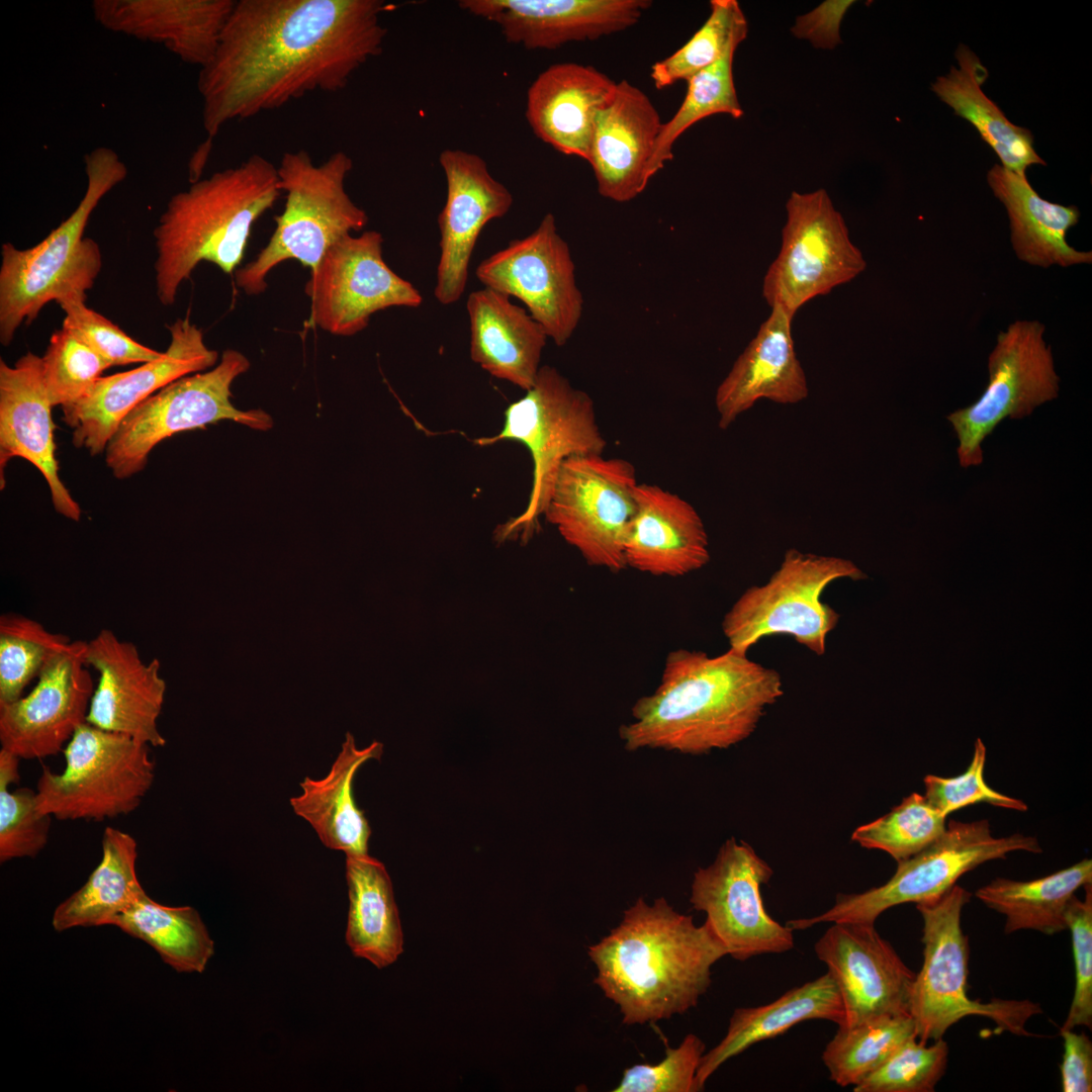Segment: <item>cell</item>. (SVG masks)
Returning <instances> with one entry per match:
<instances>
[{"instance_id":"cell-27","label":"cell","mask_w":1092,"mask_h":1092,"mask_svg":"<svg viewBox=\"0 0 1092 1092\" xmlns=\"http://www.w3.org/2000/svg\"><path fill=\"white\" fill-rule=\"evenodd\" d=\"M237 0H94V19L105 29L163 44L186 64L213 58Z\"/></svg>"},{"instance_id":"cell-33","label":"cell","mask_w":1092,"mask_h":1092,"mask_svg":"<svg viewBox=\"0 0 1092 1092\" xmlns=\"http://www.w3.org/2000/svg\"><path fill=\"white\" fill-rule=\"evenodd\" d=\"M382 751L378 741L358 748L348 732L329 772L317 780L305 777L299 784L301 793L290 798L294 813L310 824L328 848L343 851L346 856L368 854L371 829L355 803L353 781L359 767L370 759H379Z\"/></svg>"},{"instance_id":"cell-7","label":"cell","mask_w":1092,"mask_h":1092,"mask_svg":"<svg viewBox=\"0 0 1092 1092\" xmlns=\"http://www.w3.org/2000/svg\"><path fill=\"white\" fill-rule=\"evenodd\" d=\"M511 440L523 444L533 462L532 486L525 510L498 527V541L533 536L544 515L561 464L573 456L603 454L607 442L597 423L595 404L556 368L541 366L534 384L505 411L500 433L480 445Z\"/></svg>"},{"instance_id":"cell-21","label":"cell","mask_w":1092,"mask_h":1092,"mask_svg":"<svg viewBox=\"0 0 1092 1092\" xmlns=\"http://www.w3.org/2000/svg\"><path fill=\"white\" fill-rule=\"evenodd\" d=\"M87 642L71 641L53 654L25 697L0 705V743L20 758L56 755L86 722L95 688L85 668Z\"/></svg>"},{"instance_id":"cell-19","label":"cell","mask_w":1092,"mask_h":1092,"mask_svg":"<svg viewBox=\"0 0 1092 1092\" xmlns=\"http://www.w3.org/2000/svg\"><path fill=\"white\" fill-rule=\"evenodd\" d=\"M171 341L163 355L141 366L101 376L78 400L63 405V421L73 429V444L95 456L105 452L123 419L167 384L217 363L202 331L189 316L167 326Z\"/></svg>"},{"instance_id":"cell-41","label":"cell","mask_w":1092,"mask_h":1092,"mask_svg":"<svg viewBox=\"0 0 1092 1092\" xmlns=\"http://www.w3.org/2000/svg\"><path fill=\"white\" fill-rule=\"evenodd\" d=\"M737 48H730L718 61L694 75L688 82L685 99L674 115L662 123L650 162L651 178L673 158V145L693 124L718 113L741 118L733 79V59Z\"/></svg>"},{"instance_id":"cell-9","label":"cell","mask_w":1092,"mask_h":1092,"mask_svg":"<svg viewBox=\"0 0 1092 1092\" xmlns=\"http://www.w3.org/2000/svg\"><path fill=\"white\" fill-rule=\"evenodd\" d=\"M149 746L84 722L64 749L63 772L42 766L35 792L38 813L103 821L133 812L155 780Z\"/></svg>"},{"instance_id":"cell-51","label":"cell","mask_w":1092,"mask_h":1092,"mask_svg":"<svg viewBox=\"0 0 1092 1092\" xmlns=\"http://www.w3.org/2000/svg\"><path fill=\"white\" fill-rule=\"evenodd\" d=\"M1085 897L1074 895L1066 910L1075 966L1072 1003L1060 1030L1092 1025V884L1084 886Z\"/></svg>"},{"instance_id":"cell-49","label":"cell","mask_w":1092,"mask_h":1092,"mask_svg":"<svg viewBox=\"0 0 1092 1092\" xmlns=\"http://www.w3.org/2000/svg\"><path fill=\"white\" fill-rule=\"evenodd\" d=\"M0 781V861L34 857L47 845L52 817L40 815L35 793L27 788L9 792Z\"/></svg>"},{"instance_id":"cell-11","label":"cell","mask_w":1092,"mask_h":1092,"mask_svg":"<svg viewBox=\"0 0 1092 1092\" xmlns=\"http://www.w3.org/2000/svg\"><path fill=\"white\" fill-rule=\"evenodd\" d=\"M1040 853L1036 837L1021 833L995 837L986 819L973 822L950 820L945 832L918 853L898 861L885 884L861 893L838 894L834 905L818 916L790 920L793 930L823 922L875 924L886 910L905 903H920L946 893L966 873L1009 853Z\"/></svg>"},{"instance_id":"cell-1","label":"cell","mask_w":1092,"mask_h":1092,"mask_svg":"<svg viewBox=\"0 0 1092 1092\" xmlns=\"http://www.w3.org/2000/svg\"><path fill=\"white\" fill-rule=\"evenodd\" d=\"M386 8L382 0H238L198 75L207 135L308 92L344 89L381 54Z\"/></svg>"},{"instance_id":"cell-25","label":"cell","mask_w":1092,"mask_h":1092,"mask_svg":"<svg viewBox=\"0 0 1092 1092\" xmlns=\"http://www.w3.org/2000/svg\"><path fill=\"white\" fill-rule=\"evenodd\" d=\"M42 377L41 357L27 352L13 366L0 360V485L8 461L20 457L34 465L50 487L55 510L78 522L81 509L59 475L55 423Z\"/></svg>"},{"instance_id":"cell-18","label":"cell","mask_w":1092,"mask_h":1092,"mask_svg":"<svg viewBox=\"0 0 1092 1092\" xmlns=\"http://www.w3.org/2000/svg\"><path fill=\"white\" fill-rule=\"evenodd\" d=\"M475 276L484 287L520 299L559 347L580 322L583 297L575 265L552 213L545 214L530 235L482 260Z\"/></svg>"},{"instance_id":"cell-39","label":"cell","mask_w":1092,"mask_h":1092,"mask_svg":"<svg viewBox=\"0 0 1092 1092\" xmlns=\"http://www.w3.org/2000/svg\"><path fill=\"white\" fill-rule=\"evenodd\" d=\"M112 925L150 944L179 973H202L214 953V942L197 910L162 905L146 892Z\"/></svg>"},{"instance_id":"cell-6","label":"cell","mask_w":1092,"mask_h":1092,"mask_svg":"<svg viewBox=\"0 0 1092 1092\" xmlns=\"http://www.w3.org/2000/svg\"><path fill=\"white\" fill-rule=\"evenodd\" d=\"M353 161L343 151L314 164L305 150L286 152L277 167L284 210L255 260L236 271V284L248 295L267 288L268 274L286 260L314 269L327 250L351 232L363 230L368 215L349 196L345 181Z\"/></svg>"},{"instance_id":"cell-38","label":"cell","mask_w":1092,"mask_h":1092,"mask_svg":"<svg viewBox=\"0 0 1092 1092\" xmlns=\"http://www.w3.org/2000/svg\"><path fill=\"white\" fill-rule=\"evenodd\" d=\"M1087 884H1092L1090 858L1031 881L996 878L975 896L1005 917L1006 934L1031 929L1053 935L1067 929V906Z\"/></svg>"},{"instance_id":"cell-53","label":"cell","mask_w":1092,"mask_h":1092,"mask_svg":"<svg viewBox=\"0 0 1092 1092\" xmlns=\"http://www.w3.org/2000/svg\"><path fill=\"white\" fill-rule=\"evenodd\" d=\"M1064 1039L1060 1065L1063 1092L1092 1091V1042L1083 1032L1060 1030Z\"/></svg>"},{"instance_id":"cell-34","label":"cell","mask_w":1092,"mask_h":1092,"mask_svg":"<svg viewBox=\"0 0 1092 1092\" xmlns=\"http://www.w3.org/2000/svg\"><path fill=\"white\" fill-rule=\"evenodd\" d=\"M810 1019L829 1020L838 1026L843 1023L841 997L828 972L768 1004L736 1008L725 1036L701 1059L696 1075L698 1090H703L707 1080L729 1059Z\"/></svg>"},{"instance_id":"cell-45","label":"cell","mask_w":1092,"mask_h":1092,"mask_svg":"<svg viewBox=\"0 0 1092 1092\" xmlns=\"http://www.w3.org/2000/svg\"><path fill=\"white\" fill-rule=\"evenodd\" d=\"M44 386L53 406L81 398L111 365L65 328L51 336L41 357Z\"/></svg>"},{"instance_id":"cell-40","label":"cell","mask_w":1092,"mask_h":1092,"mask_svg":"<svg viewBox=\"0 0 1092 1092\" xmlns=\"http://www.w3.org/2000/svg\"><path fill=\"white\" fill-rule=\"evenodd\" d=\"M915 1036L911 1015L882 1016L838 1027L826 1044L822 1060L831 1081L841 1087H853Z\"/></svg>"},{"instance_id":"cell-10","label":"cell","mask_w":1092,"mask_h":1092,"mask_svg":"<svg viewBox=\"0 0 1092 1092\" xmlns=\"http://www.w3.org/2000/svg\"><path fill=\"white\" fill-rule=\"evenodd\" d=\"M840 578L868 575L849 559L789 549L769 579L744 590L724 616L722 631L729 648L747 653L764 637L789 635L823 655L840 615L822 602V594Z\"/></svg>"},{"instance_id":"cell-46","label":"cell","mask_w":1092,"mask_h":1092,"mask_svg":"<svg viewBox=\"0 0 1092 1092\" xmlns=\"http://www.w3.org/2000/svg\"><path fill=\"white\" fill-rule=\"evenodd\" d=\"M948 1046L939 1038L927 1045L912 1037L858 1084L854 1092H932L944 1074Z\"/></svg>"},{"instance_id":"cell-42","label":"cell","mask_w":1092,"mask_h":1092,"mask_svg":"<svg viewBox=\"0 0 1092 1092\" xmlns=\"http://www.w3.org/2000/svg\"><path fill=\"white\" fill-rule=\"evenodd\" d=\"M705 23L677 51L651 66L654 87L664 89L688 81L746 38L747 21L736 0H712Z\"/></svg>"},{"instance_id":"cell-23","label":"cell","mask_w":1092,"mask_h":1092,"mask_svg":"<svg viewBox=\"0 0 1092 1092\" xmlns=\"http://www.w3.org/2000/svg\"><path fill=\"white\" fill-rule=\"evenodd\" d=\"M85 663L100 674L86 722L150 746H164L158 718L167 687L159 659L145 662L133 643L102 629L87 642Z\"/></svg>"},{"instance_id":"cell-16","label":"cell","mask_w":1092,"mask_h":1092,"mask_svg":"<svg viewBox=\"0 0 1092 1092\" xmlns=\"http://www.w3.org/2000/svg\"><path fill=\"white\" fill-rule=\"evenodd\" d=\"M382 244L379 232L366 231L327 250L304 286L311 326L350 337L365 330L379 310L423 303L421 292L386 264Z\"/></svg>"},{"instance_id":"cell-5","label":"cell","mask_w":1092,"mask_h":1092,"mask_svg":"<svg viewBox=\"0 0 1092 1092\" xmlns=\"http://www.w3.org/2000/svg\"><path fill=\"white\" fill-rule=\"evenodd\" d=\"M87 187L70 216L40 243L18 249L5 243L0 266V342L8 346L18 328L32 323L50 301L92 288L102 267L98 244L84 238L91 213L127 176V167L108 147L84 157Z\"/></svg>"},{"instance_id":"cell-26","label":"cell","mask_w":1092,"mask_h":1092,"mask_svg":"<svg viewBox=\"0 0 1092 1092\" xmlns=\"http://www.w3.org/2000/svg\"><path fill=\"white\" fill-rule=\"evenodd\" d=\"M661 125L657 109L641 89L627 80L617 83L597 116L587 162L601 196L627 202L645 190Z\"/></svg>"},{"instance_id":"cell-43","label":"cell","mask_w":1092,"mask_h":1092,"mask_svg":"<svg viewBox=\"0 0 1092 1092\" xmlns=\"http://www.w3.org/2000/svg\"><path fill=\"white\" fill-rule=\"evenodd\" d=\"M71 642L23 615L0 617V705L18 700L48 659Z\"/></svg>"},{"instance_id":"cell-47","label":"cell","mask_w":1092,"mask_h":1092,"mask_svg":"<svg viewBox=\"0 0 1092 1092\" xmlns=\"http://www.w3.org/2000/svg\"><path fill=\"white\" fill-rule=\"evenodd\" d=\"M85 300V292L72 291L56 301L65 311L62 327L78 337L111 366L147 363L163 355V352L133 340L110 320L88 307Z\"/></svg>"},{"instance_id":"cell-32","label":"cell","mask_w":1092,"mask_h":1092,"mask_svg":"<svg viewBox=\"0 0 1092 1092\" xmlns=\"http://www.w3.org/2000/svg\"><path fill=\"white\" fill-rule=\"evenodd\" d=\"M994 195L1004 204L1016 257L1031 266L1070 267L1092 263L1091 251H1078L1067 242V232L1079 221L1076 206L1041 198L1019 174L995 165L987 175Z\"/></svg>"},{"instance_id":"cell-20","label":"cell","mask_w":1092,"mask_h":1092,"mask_svg":"<svg viewBox=\"0 0 1092 1092\" xmlns=\"http://www.w3.org/2000/svg\"><path fill=\"white\" fill-rule=\"evenodd\" d=\"M816 941L841 997L844 1020L853 1026L882 1016L910 1015L915 974L875 924L838 921Z\"/></svg>"},{"instance_id":"cell-44","label":"cell","mask_w":1092,"mask_h":1092,"mask_svg":"<svg viewBox=\"0 0 1092 1092\" xmlns=\"http://www.w3.org/2000/svg\"><path fill=\"white\" fill-rule=\"evenodd\" d=\"M946 830V817L924 795L912 793L886 815L857 827L852 841L889 853L897 862L938 839Z\"/></svg>"},{"instance_id":"cell-28","label":"cell","mask_w":1092,"mask_h":1092,"mask_svg":"<svg viewBox=\"0 0 1092 1092\" xmlns=\"http://www.w3.org/2000/svg\"><path fill=\"white\" fill-rule=\"evenodd\" d=\"M770 307L768 317L716 390L718 426L722 430L761 398L794 404L808 396L807 378L792 337L795 314L780 304Z\"/></svg>"},{"instance_id":"cell-14","label":"cell","mask_w":1092,"mask_h":1092,"mask_svg":"<svg viewBox=\"0 0 1092 1092\" xmlns=\"http://www.w3.org/2000/svg\"><path fill=\"white\" fill-rule=\"evenodd\" d=\"M786 210L781 249L763 277L762 296L769 306L796 314L809 300L856 278L867 261L826 190L793 191Z\"/></svg>"},{"instance_id":"cell-52","label":"cell","mask_w":1092,"mask_h":1092,"mask_svg":"<svg viewBox=\"0 0 1092 1092\" xmlns=\"http://www.w3.org/2000/svg\"><path fill=\"white\" fill-rule=\"evenodd\" d=\"M853 1H825L811 12L797 18L792 32L816 48L832 49L841 40L839 25Z\"/></svg>"},{"instance_id":"cell-35","label":"cell","mask_w":1092,"mask_h":1092,"mask_svg":"<svg viewBox=\"0 0 1092 1092\" xmlns=\"http://www.w3.org/2000/svg\"><path fill=\"white\" fill-rule=\"evenodd\" d=\"M349 913L346 941L352 953L378 969L403 951V934L391 880L378 859L346 856Z\"/></svg>"},{"instance_id":"cell-30","label":"cell","mask_w":1092,"mask_h":1092,"mask_svg":"<svg viewBox=\"0 0 1092 1092\" xmlns=\"http://www.w3.org/2000/svg\"><path fill=\"white\" fill-rule=\"evenodd\" d=\"M616 86L592 66L554 64L528 88L527 121L534 134L554 150L588 162L597 116Z\"/></svg>"},{"instance_id":"cell-50","label":"cell","mask_w":1092,"mask_h":1092,"mask_svg":"<svg viewBox=\"0 0 1092 1092\" xmlns=\"http://www.w3.org/2000/svg\"><path fill=\"white\" fill-rule=\"evenodd\" d=\"M705 1052L696 1034L686 1035L676 1048H666L655 1064H636L624 1071L614 1092H697L696 1075Z\"/></svg>"},{"instance_id":"cell-36","label":"cell","mask_w":1092,"mask_h":1092,"mask_svg":"<svg viewBox=\"0 0 1092 1092\" xmlns=\"http://www.w3.org/2000/svg\"><path fill=\"white\" fill-rule=\"evenodd\" d=\"M956 58L959 68L952 66L947 75L937 78L933 92L973 124L1004 168L1023 174L1031 165H1045L1034 151L1031 132L1010 122L981 89L988 73L979 58L964 44L958 48Z\"/></svg>"},{"instance_id":"cell-3","label":"cell","mask_w":1092,"mask_h":1092,"mask_svg":"<svg viewBox=\"0 0 1092 1092\" xmlns=\"http://www.w3.org/2000/svg\"><path fill=\"white\" fill-rule=\"evenodd\" d=\"M595 984L619 1006L623 1023L655 1022L696 1007L711 969L728 951L710 923L698 926L664 897L639 898L588 948Z\"/></svg>"},{"instance_id":"cell-4","label":"cell","mask_w":1092,"mask_h":1092,"mask_svg":"<svg viewBox=\"0 0 1092 1092\" xmlns=\"http://www.w3.org/2000/svg\"><path fill=\"white\" fill-rule=\"evenodd\" d=\"M280 192L277 167L255 154L174 194L154 230L159 301L174 304L180 285L202 261L232 274L244 258L253 224Z\"/></svg>"},{"instance_id":"cell-31","label":"cell","mask_w":1092,"mask_h":1092,"mask_svg":"<svg viewBox=\"0 0 1092 1092\" xmlns=\"http://www.w3.org/2000/svg\"><path fill=\"white\" fill-rule=\"evenodd\" d=\"M470 357L491 376L528 390L548 339L543 328L510 297L483 287L466 301Z\"/></svg>"},{"instance_id":"cell-13","label":"cell","mask_w":1092,"mask_h":1092,"mask_svg":"<svg viewBox=\"0 0 1092 1092\" xmlns=\"http://www.w3.org/2000/svg\"><path fill=\"white\" fill-rule=\"evenodd\" d=\"M634 465L600 455L567 458L544 513L590 566L625 569V541L636 512Z\"/></svg>"},{"instance_id":"cell-24","label":"cell","mask_w":1092,"mask_h":1092,"mask_svg":"<svg viewBox=\"0 0 1092 1092\" xmlns=\"http://www.w3.org/2000/svg\"><path fill=\"white\" fill-rule=\"evenodd\" d=\"M649 0H462L461 9L494 22L508 42L554 50L636 24Z\"/></svg>"},{"instance_id":"cell-2","label":"cell","mask_w":1092,"mask_h":1092,"mask_svg":"<svg viewBox=\"0 0 1092 1092\" xmlns=\"http://www.w3.org/2000/svg\"><path fill=\"white\" fill-rule=\"evenodd\" d=\"M783 694L781 673L747 653L729 648L711 657L679 648L666 656L656 690L635 702L619 737L628 751L729 748L751 735Z\"/></svg>"},{"instance_id":"cell-15","label":"cell","mask_w":1092,"mask_h":1092,"mask_svg":"<svg viewBox=\"0 0 1092 1092\" xmlns=\"http://www.w3.org/2000/svg\"><path fill=\"white\" fill-rule=\"evenodd\" d=\"M1038 321H1015L1000 332L988 359L989 381L971 405L947 416L961 466L983 461L982 443L1006 418L1021 419L1058 396L1060 378Z\"/></svg>"},{"instance_id":"cell-48","label":"cell","mask_w":1092,"mask_h":1092,"mask_svg":"<svg viewBox=\"0 0 1092 1092\" xmlns=\"http://www.w3.org/2000/svg\"><path fill=\"white\" fill-rule=\"evenodd\" d=\"M986 752L982 739L977 738L972 760L963 774L951 778L928 775L923 779L925 798L943 816L981 803L1017 812L1028 810L1022 800L999 793L986 783Z\"/></svg>"},{"instance_id":"cell-8","label":"cell","mask_w":1092,"mask_h":1092,"mask_svg":"<svg viewBox=\"0 0 1092 1092\" xmlns=\"http://www.w3.org/2000/svg\"><path fill=\"white\" fill-rule=\"evenodd\" d=\"M971 896L954 885L940 897L916 904L923 920V963L913 982L910 1015L917 1039L925 1043L942 1038L950 1026L971 1015L990 1018L1001 1030L1029 1035L1026 1021L1041 1012L1029 1000L981 1002L968 996L969 942L961 917Z\"/></svg>"},{"instance_id":"cell-17","label":"cell","mask_w":1092,"mask_h":1092,"mask_svg":"<svg viewBox=\"0 0 1092 1092\" xmlns=\"http://www.w3.org/2000/svg\"><path fill=\"white\" fill-rule=\"evenodd\" d=\"M772 874L749 844L735 838L720 847L710 866L694 874L690 902L706 914L734 960L782 953L795 945L794 930L776 921L763 905L760 887Z\"/></svg>"},{"instance_id":"cell-12","label":"cell","mask_w":1092,"mask_h":1092,"mask_svg":"<svg viewBox=\"0 0 1092 1092\" xmlns=\"http://www.w3.org/2000/svg\"><path fill=\"white\" fill-rule=\"evenodd\" d=\"M250 362L228 349L212 369L183 376L148 397L121 422L105 449L112 474L124 479L143 470L152 450L173 435L234 421L255 430H269L272 418L262 410L241 411L232 403V384Z\"/></svg>"},{"instance_id":"cell-29","label":"cell","mask_w":1092,"mask_h":1092,"mask_svg":"<svg viewBox=\"0 0 1092 1092\" xmlns=\"http://www.w3.org/2000/svg\"><path fill=\"white\" fill-rule=\"evenodd\" d=\"M636 512L625 541L626 566L655 576H684L710 561L709 539L696 509L655 484L635 487Z\"/></svg>"},{"instance_id":"cell-22","label":"cell","mask_w":1092,"mask_h":1092,"mask_svg":"<svg viewBox=\"0 0 1092 1092\" xmlns=\"http://www.w3.org/2000/svg\"><path fill=\"white\" fill-rule=\"evenodd\" d=\"M447 196L438 216L440 257L434 296L443 305L463 295L472 253L483 228L505 216L513 205L510 190L490 174L478 155L446 149L439 156Z\"/></svg>"},{"instance_id":"cell-37","label":"cell","mask_w":1092,"mask_h":1092,"mask_svg":"<svg viewBox=\"0 0 1092 1092\" xmlns=\"http://www.w3.org/2000/svg\"><path fill=\"white\" fill-rule=\"evenodd\" d=\"M101 844V860L87 882L55 909L52 922L57 931L112 925L113 920L145 893L135 872V839L126 832L107 827Z\"/></svg>"}]
</instances>
